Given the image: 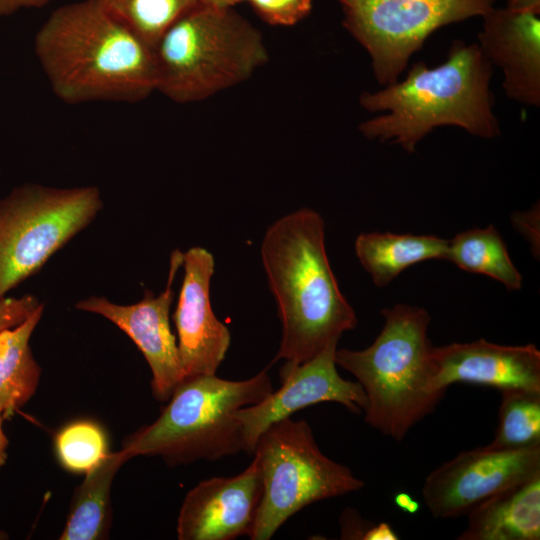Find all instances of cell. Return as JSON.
Returning <instances> with one entry per match:
<instances>
[{
	"label": "cell",
	"mask_w": 540,
	"mask_h": 540,
	"mask_svg": "<svg viewBox=\"0 0 540 540\" xmlns=\"http://www.w3.org/2000/svg\"><path fill=\"white\" fill-rule=\"evenodd\" d=\"M34 52L53 93L67 104L135 103L156 91L154 48L101 0L56 8L37 31Z\"/></svg>",
	"instance_id": "1"
},
{
	"label": "cell",
	"mask_w": 540,
	"mask_h": 540,
	"mask_svg": "<svg viewBox=\"0 0 540 540\" xmlns=\"http://www.w3.org/2000/svg\"><path fill=\"white\" fill-rule=\"evenodd\" d=\"M324 230L319 213L301 208L270 225L262 240V264L282 323L274 361L303 363L357 325L331 269Z\"/></svg>",
	"instance_id": "2"
},
{
	"label": "cell",
	"mask_w": 540,
	"mask_h": 540,
	"mask_svg": "<svg viewBox=\"0 0 540 540\" xmlns=\"http://www.w3.org/2000/svg\"><path fill=\"white\" fill-rule=\"evenodd\" d=\"M492 63L477 43L455 40L446 60L433 68L413 64L401 82L376 92H363L360 105L386 111L359 124L367 139L391 141L411 153L434 128L457 126L490 139L500 134L490 90Z\"/></svg>",
	"instance_id": "3"
},
{
	"label": "cell",
	"mask_w": 540,
	"mask_h": 540,
	"mask_svg": "<svg viewBox=\"0 0 540 540\" xmlns=\"http://www.w3.org/2000/svg\"><path fill=\"white\" fill-rule=\"evenodd\" d=\"M381 314L384 324L374 342L363 350H336L335 362L362 386L365 422L400 442L434 412L446 390L434 382L429 313L399 303Z\"/></svg>",
	"instance_id": "4"
},
{
	"label": "cell",
	"mask_w": 540,
	"mask_h": 540,
	"mask_svg": "<svg viewBox=\"0 0 540 540\" xmlns=\"http://www.w3.org/2000/svg\"><path fill=\"white\" fill-rule=\"evenodd\" d=\"M272 391L268 368L241 381L215 374L185 377L159 417L130 435L122 450L129 459L160 456L170 465L245 452L238 410L262 401Z\"/></svg>",
	"instance_id": "5"
},
{
	"label": "cell",
	"mask_w": 540,
	"mask_h": 540,
	"mask_svg": "<svg viewBox=\"0 0 540 540\" xmlns=\"http://www.w3.org/2000/svg\"><path fill=\"white\" fill-rule=\"evenodd\" d=\"M154 54L156 91L180 104L240 84L268 61L261 32L246 18L199 3L166 30Z\"/></svg>",
	"instance_id": "6"
},
{
	"label": "cell",
	"mask_w": 540,
	"mask_h": 540,
	"mask_svg": "<svg viewBox=\"0 0 540 540\" xmlns=\"http://www.w3.org/2000/svg\"><path fill=\"white\" fill-rule=\"evenodd\" d=\"M252 454L262 476V497L249 535L268 540L304 507L361 490L364 482L345 465L319 449L304 420L290 417L270 425L258 438Z\"/></svg>",
	"instance_id": "7"
},
{
	"label": "cell",
	"mask_w": 540,
	"mask_h": 540,
	"mask_svg": "<svg viewBox=\"0 0 540 540\" xmlns=\"http://www.w3.org/2000/svg\"><path fill=\"white\" fill-rule=\"evenodd\" d=\"M102 206L95 186L29 183L0 199V301L86 228Z\"/></svg>",
	"instance_id": "8"
},
{
	"label": "cell",
	"mask_w": 540,
	"mask_h": 540,
	"mask_svg": "<svg viewBox=\"0 0 540 540\" xmlns=\"http://www.w3.org/2000/svg\"><path fill=\"white\" fill-rule=\"evenodd\" d=\"M344 28L366 49L376 80L398 81L411 56L440 27L486 15L494 0H337Z\"/></svg>",
	"instance_id": "9"
},
{
	"label": "cell",
	"mask_w": 540,
	"mask_h": 540,
	"mask_svg": "<svg viewBox=\"0 0 540 540\" xmlns=\"http://www.w3.org/2000/svg\"><path fill=\"white\" fill-rule=\"evenodd\" d=\"M538 474L540 445L517 450L478 447L432 470L424 480L422 498L434 518H456Z\"/></svg>",
	"instance_id": "10"
},
{
	"label": "cell",
	"mask_w": 540,
	"mask_h": 540,
	"mask_svg": "<svg viewBox=\"0 0 540 540\" xmlns=\"http://www.w3.org/2000/svg\"><path fill=\"white\" fill-rule=\"evenodd\" d=\"M338 341L331 342L303 363L286 361L280 370L281 387L262 401L238 410L245 452L252 454L259 436L273 423L321 402H336L355 414L364 412L367 398L358 382L340 376L335 362Z\"/></svg>",
	"instance_id": "11"
},
{
	"label": "cell",
	"mask_w": 540,
	"mask_h": 540,
	"mask_svg": "<svg viewBox=\"0 0 540 540\" xmlns=\"http://www.w3.org/2000/svg\"><path fill=\"white\" fill-rule=\"evenodd\" d=\"M183 265V253L172 251L165 289L157 296L146 290L142 300L119 305L105 297L90 296L75 307L99 314L121 329L138 347L151 372V387L158 401H168L184 379L176 338L171 331L169 313L174 298L173 283Z\"/></svg>",
	"instance_id": "12"
},
{
	"label": "cell",
	"mask_w": 540,
	"mask_h": 540,
	"mask_svg": "<svg viewBox=\"0 0 540 540\" xmlns=\"http://www.w3.org/2000/svg\"><path fill=\"white\" fill-rule=\"evenodd\" d=\"M183 266V282L172 318L184 378L214 375L231 339L210 304L214 258L208 250L195 246L183 253Z\"/></svg>",
	"instance_id": "13"
},
{
	"label": "cell",
	"mask_w": 540,
	"mask_h": 540,
	"mask_svg": "<svg viewBox=\"0 0 540 540\" xmlns=\"http://www.w3.org/2000/svg\"><path fill=\"white\" fill-rule=\"evenodd\" d=\"M260 465L254 456L239 475L214 477L191 489L179 512L180 540H232L249 537L262 497Z\"/></svg>",
	"instance_id": "14"
},
{
	"label": "cell",
	"mask_w": 540,
	"mask_h": 540,
	"mask_svg": "<svg viewBox=\"0 0 540 540\" xmlns=\"http://www.w3.org/2000/svg\"><path fill=\"white\" fill-rule=\"evenodd\" d=\"M434 382L447 390L456 383L502 390L540 392V351L534 344L500 345L479 339L432 349Z\"/></svg>",
	"instance_id": "15"
},
{
	"label": "cell",
	"mask_w": 540,
	"mask_h": 540,
	"mask_svg": "<svg viewBox=\"0 0 540 540\" xmlns=\"http://www.w3.org/2000/svg\"><path fill=\"white\" fill-rule=\"evenodd\" d=\"M478 34L489 61L502 69L506 95L517 102L540 105V20L537 14L492 9Z\"/></svg>",
	"instance_id": "16"
},
{
	"label": "cell",
	"mask_w": 540,
	"mask_h": 540,
	"mask_svg": "<svg viewBox=\"0 0 540 540\" xmlns=\"http://www.w3.org/2000/svg\"><path fill=\"white\" fill-rule=\"evenodd\" d=\"M467 516L458 540H539L540 474L486 499Z\"/></svg>",
	"instance_id": "17"
},
{
	"label": "cell",
	"mask_w": 540,
	"mask_h": 540,
	"mask_svg": "<svg viewBox=\"0 0 540 540\" xmlns=\"http://www.w3.org/2000/svg\"><path fill=\"white\" fill-rule=\"evenodd\" d=\"M448 240L434 235L361 233L355 241L359 262L377 287H385L406 268L429 259H445Z\"/></svg>",
	"instance_id": "18"
},
{
	"label": "cell",
	"mask_w": 540,
	"mask_h": 540,
	"mask_svg": "<svg viewBox=\"0 0 540 540\" xmlns=\"http://www.w3.org/2000/svg\"><path fill=\"white\" fill-rule=\"evenodd\" d=\"M129 460L121 449L108 455L85 474L71 502L61 540H98L108 536L112 522L111 485L119 468Z\"/></svg>",
	"instance_id": "19"
},
{
	"label": "cell",
	"mask_w": 540,
	"mask_h": 540,
	"mask_svg": "<svg viewBox=\"0 0 540 540\" xmlns=\"http://www.w3.org/2000/svg\"><path fill=\"white\" fill-rule=\"evenodd\" d=\"M43 311L41 304L22 323L0 332V410L4 418L12 416L36 392L41 368L29 341Z\"/></svg>",
	"instance_id": "20"
},
{
	"label": "cell",
	"mask_w": 540,
	"mask_h": 540,
	"mask_svg": "<svg viewBox=\"0 0 540 540\" xmlns=\"http://www.w3.org/2000/svg\"><path fill=\"white\" fill-rule=\"evenodd\" d=\"M445 260L464 271L486 275L509 290H519L522 287V275L493 225L463 231L448 240Z\"/></svg>",
	"instance_id": "21"
},
{
	"label": "cell",
	"mask_w": 540,
	"mask_h": 540,
	"mask_svg": "<svg viewBox=\"0 0 540 540\" xmlns=\"http://www.w3.org/2000/svg\"><path fill=\"white\" fill-rule=\"evenodd\" d=\"M501 392L498 426L485 447L517 450L540 445V392L507 389Z\"/></svg>",
	"instance_id": "22"
},
{
	"label": "cell",
	"mask_w": 540,
	"mask_h": 540,
	"mask_svg": "<svg viewBox=\"0 0 540 540\" xmlns=\"http://www.w3.org/2000/svg\"><path fill=\"white\" fill-rule=\"evenodd\" d=\"M128 29L152 48L198 0H101Z\"/></svg>",
	"instance_id": "23"
},
{
	"label": "cell",
	"mask_w": 540,
	"mask_h": 540,
	"mask_svg": "<svg viewBox=\"0 0 540 540\" xmlns=\"http://www.w3.org/2000/svg\"><path fill=\"white\" fill-rule=\"evenodd\" d=\"M54 444L60 464L73 473L86 474L109 453L104 430L89 420H77L64 426Z\"/></svg>",
	"instance_id": "24"
},
{
	"label": "cell",
	"mask_w": 540,
	"mask_h": 540,
	"mask_svg": "<svg viewBox=\"0 0 540 540\" xmlns=\"http://www.w3.org/2000/svg\"><path fill=\"white\" fill-rule=\"evenodd\" d=\"M256 15L269 25L293 26L312 11V0H247Z\"/></svg>",
	"instance_id": "25"
},
{
	"label": "cell",
	"mask_w": 540,
	"mask_h": 540,
	"mask_svg": "<svg viewBox=\"0 0 540 540\" xmlns=\"http://www.w3.org/2000/svg\"><path fill=\"white\" fill-rule=\"evenodd\" d=\"M42 303L31 294L21 297H5L0 301V332L17 326Z\"/></svg>",
	"instance_id": "26"
},
{
	"label": "cell",
	"mask_w": 540,
	"mask_h": 540,
	"mask_svg": "<svg viewBox=\"0 0 540 540\" xmlns=\"http://www.w3.org/2000/svg\"><path fill=\"white\" fill-rule=\"evenodd\" d=\"M372 524V522L363 520L355 511H345L341 518L342 538L363 540V536Z\"/></svg>",
	"instance_id": "27"
},
{
	"label": "cell",
	"mask_w": 540,
	"mask_h": 540,
	"mask_svg": "<svg viewBox=\"0 0 540 540\" xmlns=\"http://www.w3.org/2000/svg\"><path fill=\"white\" fill-rule=\"evenodd\" d=\"M54 0H0V16L11 15L23 9L41 8Z\"/></svg>",
	"instance_id": "28"
},
{
	"label": "cell",
	"mask_w": 540,
	"mask_h": 540,
	"mask_svg": "<svg viewBox=\"0 0 540 540\" xmlns=\"http://www.w3.org/2000/svg\"><path fill=\"white\" fill-rule=\"evenodd\" d=\"M399 536L386 522L372 524L363 536V540H398Z\"/></svg>",
	"instance_id": "29"
},
{
	"label": "cell",
	"mask_w": 540,
	"mask_h": 540,
	"mask_svg": "<svg viewBox=\"0 0 540 540\" xmlns=\"http://www.w3.org/2000/svg\"><path fill=\"white\" fill-rule=\"evenodd\" d=\"M395 505L402 511L408 514H416L420 509V504L416 500L412 499L410 494L406 492L397 493L394 496Z\"/></svg>",
	"instance_id": "30"
},
{
	"label": "cell",
	"mask_w": 540,
	"mask_h": 540,
	"mask_svg": "<svg viewBox=\"0 0 540 540\" xmlns=\"http://www.w3.org/2000/svg\"><path fill=\"white\" fill-rule=\"evenodd\" d=\"M506 8L514 11L529 12L539 15L540 0H508Z\"/></svg>",
	"instance_id": "31"
},
{
	"label": "cell",
	"mask_w": 540,
	"mask_h": 540,
	"mask_svg": "<svg viewBox=\"0 0 540 540\" xmlns=\"http://www.w3.org/2000/svg\"><path fill=\"white\" fill-rule=\"evenodd\" d=\"M246 0H198V3L213 9L227 10Z\"/></svg>",
	"instance_id": "32"
},
{
	"label": "cell",
	"mask_w": 540,
	"mask_h": 540,
	"mask_svg": "<svg viewBox=\"0 0 540 540\" xmlns=\"http://www.w3.org/2000/svg\"><path fill=\"white\" fill-rule=\"evenodd\" d=\"M3 413L0 410V467L4 465L6 458H7V446H8V439L2 429V420H3Z\"/></svg>",
	"instance_id": "33"
}]
</instances>
